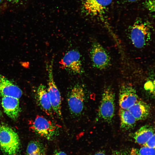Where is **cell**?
Returning <instances> with one entry per match:
<instances>
[{"label":"cell","instance_id":"obj_1","mask_svg":"<svg viewBox=\"0 0 155 155\" xmlns=\"http://www.w3.org/2000/svg\"><path fill=\"white\" fill-rule=\"evenodd\" d=\"M20 143L17 133L10 127L0 125V148L6 155H18Z\"/></svg>","mask_w":155,"mask_h":155},{"label":"cell","instance_id":"obj_2","mask_svg":"<svg viewBox=\"0 0 155 155\" xmlns=\"http://www.w3.org/2000/svg\"><path fill=\"white\" fill-rule=\"evenodd\" d=\"M30 127L34 132L49 140H53L59 133V125L42 116H37L31 121Z\"/></svg>","mask_w":155,"mask_h":155},{"label":"cell","instance_id":"obj_3","mask_svg":"<svg viewBox=\"0 0 155 155\" xmlns=\"http://www.w3.org/2000/svg\"><path fill=\"white\" fill-rule=\"evenodd\" d=\"M152 33L150 26L146 22L137 21L132 26L130 33V38L136 48H142L150 41Z\"/></svg>","mask_w":155,"mask_h":155},{"label":"cell","instance_id":"obj_4","mask_svg":"<svg viewBox=\"0 0 155 155\" xmlns=\"http://www.w3.org/2000/svg\"><path fill=\"white\" fill-rule=\"evenodd\" d=\"M115 109V94L111 87H107L104 90L102 95L98 109V116L105 121L110 123L114 116Z\"/></svg>","mask_w":155,"mask_h":155},{"label":"cell","instance_id":"obj_5","mask_svg":"<svg viewBox=\"0 0 155 155\" xmlns=\"http://www.w3.org/2000/svg\"><path fill=\"white\" fill-rule=\"evenodd\" d=\"M46 67L48 73L47 90L53 110L59 118L62 119L61 96L53 78V60L47 65Z\"/></svg>","mask_w":155,"mask_h":155},{"label":"cell","instance_id":"obj_6","mask_svg":"<svg viewBox=\"0 0 155 155\" xmlns=\"http://www.w3.org/2000/svg\"><path fill=\"white\" fill-rule=\"evenodd\" d=\"M85 98V92L83 87L79 84L74 85L70 90L67 98L69 109L72 115L78 117L82 114Z\"/></svg>","mask_w":155,"mask_h":155},{"label":"cell","instance_id":"obj_7","mask_svg":"<svg viewBox=\"0 0 155 155\" xmlns=\"http://www.w3.org/2000/svg\"><path fill=\"white\" fill-rule=\"evenodd\" d=\"M61 68L73 74H81L84 72L79 52L73 49L67 52L59 62Z\"/></svg>","mask_w":155,"mask_h":155},{"label":"cell","instance_id":"obj_8","mask_svg":"<svg viewBox=\"0 0 155 155\" xmlns=\"http://www.w3.org/2000/svg\"><path fill=\"white\" fill-rule=\"evenodd\" d=\"M93 66L99 70L107 68L111 63V58L106 50L98 42H93L90 51Z\"/></svg>","mask_w":155,"mask_h":155},{"label":"cell","instance_id":"obj_9","mask_svg":"<svg viewBox=\"0 0 155 155\" xmlns=\"http://www.w3.org/2000/svg\"><path fill=\"white\" fill-rule=\"evenodd\" d=\"M138 100L136 90L132 86L125 84L121 87L119 99L120 108L128 109Z\"/></svg>","mask_w":155,"mask_h":155},{"label":"cell","instance_id":"obj_10","mask_svg":"<svg viewBox=\"0 0 155 155\" xmlns=\"http://www.w3.org/2000/svg\"><path fill=\"white\" fill-rule=\"evenodd\" d=\"M36 98L41 109L48 115L53 117V112L47 88L40 84L37 89Z\"/></svg>","mask_w":155,"mask_h":155},{"label":"cell","instance_id":"obj_11","mask_svg":"<svg viewBox=\"0 0 155 155\" xmlns=\"http://www.w3.org/2000/svg\"><path fill=\"white\" fill-rule=\"evenodd\" d=\"M22 94L19 87L0 74V94L2 97L10 96L19 99Z\"/></svg>","mask_w":155,"mask_h":155},{"label":"cell","instance_id":"obj_12","mask_svg":"<svg viewBox=\"0 0 155 155\" xmlns=\"http://www.w3.org/2000/svg\"><path fill=\"white\" fill-rule=\"evenodd\" d=\"M19 99L10 96H3L1 105L5 114L13 120L16 119L20 111Z\"/></svg>","mask_w":155,"mask_h":155},{"label":"cell","instance_id":"obj_13","mask_svg":"<svg viewBox=\"0 0 155 155\" xmlns=\"http://www.w3.org/2000/svg\"><path fill=\"white\" fill-rule=\"evenodd\" d=\"M113 0H84L83 7L86 13L96 16L102 14Z\"/></svg>","mask_w":155,"mask_h":155},{"label":"cell","instance_id":"obj_14","mask_svg":"<svg viewBox=\"0 0 155 155\" xmlns=\"http://www.w3.org/2000/svg\"><path fill=\"white\" fill-rule=\"evenodd\" d=\"M128 109L137 121L146 119L150 112L149 105L145 102L139 100Z\"/></svg>","mask_w":155,"mask_h":155},{"label":"cell","instance_id":"obj_15","mask_svg":"<svg viewBox=\"0 0 155 155\" xmlns=\"http://www.w3.org/2000/svg\"><path fill=\"white\" fill-rule=\"evenodd\" d=\"M154 134L153 127L149 125H145L136 131L133 136L135 142L143 145Z\"/></svg>","mask_w":155,"mask_h":155},{"label":"cell","instance_id":"obj_16","mask_svg":"<svg viewBox=\"0 0 155 155\" xmlns=\"http://www.w3.org/2000/svg\"><path fill=\"white\" fill-rule=\"evenodd\" d=\"M119 114L121 128L127 130L135 126L137 121L128 109L120 108Z\"/></svg>","mask_w":155,"mask_h":155},{"label":"cell","instance_id":"obj_17","mask_svg":"<svg viewBox=\"0 0 155 155\" xmlns=\"http://www.w3.org/2000/svg\"><path fill=\"white\" fill-rule=\"evenodd\" d=\"M45 151L43 144L38 141H32L29 143L26 149L27 155L39 151Z\"/></svg>","mask_w":155,"mask_h":155},{"label":"cell","instance_id":"obj_18","mask_svg":"<svg viewBox=\"0 0 155 155\" xmlns=\"http://www.w3.org/2000/svg\"><path fill=\"white\" fill-rule=\"evenodd\" d=\"M155 148L143 146L139 148H132L130 155H155Z\"/></svg>","mask_w":155,"mask_h":155},{"label":"cell","instance_id":"obj_19","mask_svg":"<svg viewBox=\"0 0 155 155\" xmlns=\"http://www.w3.org/2000/svg\"><path fill=\"white\" fill-rule=\"evenodd\" d=\"M151 148H155V134L143 145Z\"/></svg>","mask_w":155,"mask_h":155},{"label":"cell","instance_id":"obj_20","mask_svg":"<svg viewBox=\"0 0 155 155\" xmlns=\"http://www.w3.org/2000/svg\"><path fill=\"white\" fill-rule=\"evenodd\" d=\"M111 155H129L126 152L123 151H114Z\"/></svg>","mask_w":155,"mask_h":155},{"label":"cell","instance_id":"obj_21","mask_svg":"<svg viewBox=\"0 0 155 155\" xmlns=\"http://www.w3.org/2000/svg\"><path fill=\"white\" fill-rule=\"evenodd\" d=\"M53 155H67L64 152L55 150L53 153Z\"/></svg>","mask_w":155,"mask_h":155},{"label":"cell","instance_id":"obj_22","mask_svg":"<svg viewBox=\"0 0 155 155\" xmlns=\"http://www.w3.org/2000/svg\"><path fill=\"white\" fill-rule=\"evenodd\" d=\"M45 152L44 151H39L35 153L30 154L29 155H44Z\"/></svg>","mask_w":155,"mask_h":155},{"label":"cell","instance_id":"obj_23","mask_svg":"<svg viewBox=\"0 0 155 155\" xmlns=\"http://www.w3.org/2000/svg\"><path fill=\"white\" fill-rule=\"evenodd\" d=\"M147 5L149 9L152 10L153 8V1H149L148 2Z\"/></svg>","mask_w":155,"mask_h":155},{"label":"cell","instance_id":"obj_24","mask_svg":"<svg viewBox=\"0 0 155 155\" xmlns=\"http://www.w3.org/2000/svg\"><path fill=\"white\" fill-rule=\"evenodd\" d=\"M94 155H106L102 151H100L95 153Z\"/></svg>","mask_w":155,"mask_h":155},{"label":"cell","instance_id":"obj_25","mask_svg":"<svg viewBox=\"0 0 155 155\" xmlns=\"http://www.w3.org/2000/svg\"><path fill=\"white\" fill-rule=\"evenodd\" d=\"M124 1L128 2H133L136 1L138 0H123Z\"/></svg>","mask_w":155,"mask_h":155},{"label":"cell","instance_id":"obj_26","mask_svg":"<svg viewBox=\"0 0 155 155\" xmlns=\"http://www.w3.org/2000/svg\"><path fill=\"white\" fill-rule=\"evenodd\" d=\"M9 2H17L20 0H7Z\"/></svg>","mask_w":155,"mask_h":155},{"label":"cell","instance_id":"obj_27","mask_svg":"<svg viewBox=\"0 0 155 155\" xmlns=\"http://www.w3.org/2000/svg\"><path fill=\"white\" fill-rule=\"evenodd\" d=\"M3 1V0H0V3L2 2Z\"/></svg>","mask_w":155,"mask_h":155},{"label":"cell","instance_id":"obj_28","mask_svg":"<svg viewBox=\"0 0 155 155\" xmlns=\"http://www.w3.org/2000/svg\"><path fill=\"white\" fill-rule=\"evenodd\" d=\"M1 112L0 111V118L1 117Z\"/></svg>","mask_w":155,"mask_h":155}]
</instances>
